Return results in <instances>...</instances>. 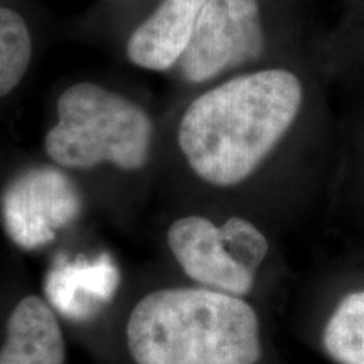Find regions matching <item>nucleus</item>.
Instances as JSON below:
<instances>
[{"instance_id": "nucleus-1", "label": "nucleus", "mask_w": 364, "mask_h": 364, "mask_svg": "<svg viewBox=\"0 0 364 364\" xmlns=\"http://www.w3.org/2000/svg\"><path fill=\"white\" fill-rule=\"evenodd\" d=\"M304 91L287 70L238 76L198 97L179 124V145L194 174L230 188L248 179L297 118Z\"/></svg>"}, {"instance_id": "nucleus-2", "label": "nucleus", "mask_w": 364, "mask_h": 364, "mask_svg": "<svg viewBox=\"0 0 364 364\" xmlns=\"http://www.w3.org/2000/svg\"><path fill=\"white\" fill-rule=\"evenodd\" d=\"M136 364H258L260 321L241 297L162 289L140 299L127 324Z\"/></svg>"}, {"instance_id": "nucleus-3", "label": "nucleus", "mask_w": 364, "mask_h": 364, "mask_svg": "<svg viewBox=\"0 0 364 364\" xmlns=\"http://www.w3.org/2000/svg\"><path fill=\"white\" fill-rule=\"evenodd\" d=\"M154 124L132 100L81 81L58 98V124L44 140L46 154L68 169L113 164L139 171L147 164Z\"/></svg>"}, {"instance_id": "nucleus-4", "label": "nucleus", "mask_w": 364, "mask_h": 364, "mask_svg": "<svg viewBox=\"0 0 364 364\" xmlns=\"http://www.w3.org/2000/svg\"><path fill=\"white\" fill-rule=\"evenodd\" d=\"M167 241L191 280L236 297L252 292L257 268L268 255L262 231L238 216L223 226L203 216L181 218L171 225Z\"/></svg>"}, {"instance_id": "nucleus-5", "label": "nucleus", "mask_w": 364, "mask_h": 364, "mask_svg": "<svg viewBox=\"0 0 364 364\" xmlns=\"http://www.w3.org/2000/svg\"><path fill=\"white\" fill-rule=\"evenodd\" d=\"M265 48L258 0H206L179 66L191 83L257 61Z\"/></svg>"}, {"instance_id": "nucleus-6", "label": "nucleus", "mask_w": 364, "mask_h": 364, "mask_svg": "<svg viewBox=\"0 0 364 364\" xmlns=\"http://www.w3.org/2000/svg\"><path fill=\"white\" fill-rule=\"evenodd\" d=\"M0 208L9 238L22 250H36L78 216L81 199L65 174L39 167L7 186Z\"/></svg>"}, {"instance_id": "nucleus-7", "label": "nucleus", "mask_w": 364, "mask_h": 364, "mask_svg": "<svg viewBox=\"0 0 364 364\" xmlns=\"http://www.w3.org/2000/svg\"><path fill=\"white\" fill-rule=\"evenodd\" d=\"M206 0H162L132 33L127 56L135 66L167 71L184 56Z\"/></svg>"}, {"instance_id": "nucleus-8", "label": "nucleus", "mask_w": 364, "mask_h": 364, "mask_svg": "<svg viewBox=\"0 0 364 364\" xmlns=\"http://www.w3.org/2000/svg\"><path fill=\"white\" fill-rule=\"evenodd\" d=\"M63 331L51 307L38 295L19 300L7 318L0 364H65Z\"/></svg>"}, {"instance_id": "nucleus-9", "label": "nucleus", "mask_w": 364, "mask_h": 364, "mask_svg": "<svg viewBox=\"0 0 364 364\" xmlns=\"http://www.w3.org/2000/svg\"><path fill=\"white\" fill-rule=\"evenodd\" d=\"M118 272L110 258L95 263H65L46 280V294L54 307L71 318H88L113 297Z\"/></svg>"}, {"instance_id": "nucleus-10", "label": "nucleus", "mask_w": 364, "mask_h": 364, "mask_svg": "<svg viewBox=\"0 0 364 364\" xmlns=\"http://www.w3.org/2000/svg\"><path fill=\"white\" fill-rule=\"evenodd\" d=\"M322 346L338 364H364V290L338 304L322 332Z\"/></svg>"}, {"instance_id": "nucleus-11", "label": "nucleus", "mask_w": 364, "mask_h": 364, "mask_svg": "<svg viewBox=\"0 0 364 364\" xmlns=\"http://www.w3.org/2000/svg\"><path fill=\"white\" fill-rule=\"evenodd\" d=\"M33 58L29 27L19 12L0 7V98L24 78Z\"/></svg>"}]
</instances>
